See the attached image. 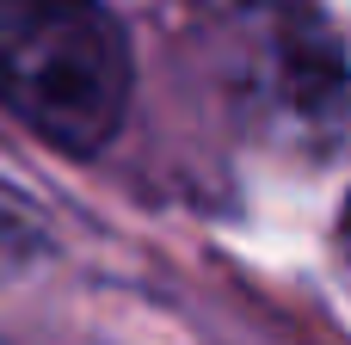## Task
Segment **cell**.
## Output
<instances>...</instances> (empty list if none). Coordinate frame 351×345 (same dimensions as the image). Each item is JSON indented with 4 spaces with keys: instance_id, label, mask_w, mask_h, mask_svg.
<instances>
[{
    "instance_id": "6da1fadb",
    "label": "cell",
    "mask_w": 351,
    "mask_h": 345,
    "mask_svg": "<svg viewBox=\"0 0 351 345\" xmlns=\"http://www.w3.org/2000/svg\"><path fill=\"white\" fill-rule=\"evenodd\" d=\"M136 86L130 37L99 0H0V111L62 154L123 130Z\"/></svg>"
},
{
    "instance_id": "7a4b0ae2",
    "label": "cell",
    "mask_w": 351,
    "mask_h": 345,
    "mask_svg": "<svg viewBox=\"0 0 351 345\" xmlns=\"http://www.w3.org/2000/svg\"><path fill=\"white\" fill-rule=\"evenodd\" d=\"M339 265H346V278H351V204H346V216H339Z\"/></svg>"
}]
</instances>
